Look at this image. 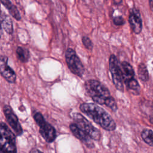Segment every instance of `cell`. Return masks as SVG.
Returning <instances> with one entry per match:
<instances>
[{"label":"cell","mask_w":153,"mask_h":153,"mask_svg":"<svg viewBox=\"0 0 153 153\" xmlns=\"http://www.w3.org/2000/svg\"><path fill=\"white\" fill-rule=\"evenodd\" d=\"M73 118L75 124L82 131L86 133L93 140L99 141L101 137L100 131L94 127L91 123L79 113H74Z\"/></svg>","instance_id":"cell-6"},{"label":"cell","mask_w":153,"mask_h":153,"mask_svg":"<svg viewBox=\"0 0 153 153\" xmlns=\"http://www.w3.org/2000/svg\"><path fill=\"white\" fill-rule=\"evenodd\" d=\"M120 64L123 82L127 88L134 95L139 94L140 87L134 77V71L132 66L126 61H123Z\"/></svg>","instance_id":"cell-4"},{"label":"cell","mask_w":153,"mask_h":153,"mask_svg":"<svg viewBox=\"0 0 153 153\" xmlns=\"http://www.w3.org/2000/svg\"><path fill=\"white\" fill-rule=\"evenodd\" d=\"M16 53L17 57L20 62L26 63L28 61L30 57V54L29 50L26 48L19 46L16 48Z\"/></svg>","instance_id":"cell-15"},{"label":"cell","mask_w":153,"mask_h":153,"mask_svg":"<svg viewBox=\"0 0 153 153\" xmlns=\"http://www.w3.org/2000/svg\"><path fill=\"white\" fill-rule=\"evenodd\" d=\"M0 1L4 5V6L8 10L9 13L15 20L17 21L20 20V13L18 10L17 7L13 5L10 1V0H0Z\"/></svg>","instance_id":"cell-13"},{"label":"cell","mask_w":153,"mask_h":153,"mask_svg":"<svg viewBox=\"0 0 153 153\" xmlns=\"http://www.w3.org/2000/svg\"><path fill=\"white\" fill-rule=\"evenodd\" d=\"M141 137L146 144L153 147V131L152 130L144 128L141 132Z\"/></svg>","instance_id":"cell-17"},{"label":"cell","mask_w":153,"mask_h":153,"mask_svg":"<svg viewBox=\"0 0 153 153\" xmlns=\"http://www.w3.org/2000/svg\"><path fill=\"white\" fill-rule=\"evenodd\" d=\"M0 73L9 82L14 83L16 79L15 72L8 65V57L5 56H0Z\"/></svg>","instance_id":"cell-11"},{"label":"cell","mask_w":153,"mask_h":153,"mask_svg":"<svg viewBox=\"0 0 153 153\" xmlns=\"http://www.w3.org/2000/svg\"><path fill=\"white\" fill-rule=\"evenodd\" d=\"M112 2L115 5H120L122 4L123 0H112Z\"/></svg>","instance_id":"cell-20"},{"label":"cell","mask_w":153,"mask_h":153,"mask_svg":"<svg viewBox=\"0 0 153 153\" xmlns=\"http://www.w3.org/2000/svg\"><path fill=\"white\" fill-rule=\"evenodd\" d=\"M84 87L87 93L95 103L105 105L114 112L117 111L118 106L114 98L102 82L96 79H89L85 82Z\"/></svg>","instance_id":"cell-1"},{"label":"cell","mask_w":153,"mask_h":153,"mask_svg":"<svg viewBox=\"0 0 153 153\" xmlns=\"http://www.w3.org/2000/svg\"><path fill=\"white\" fill-rule=\"evenodd\" d=\"M128 23L132 31L136 35L141 33L143 28L142 20L139 10L136 7H133L128 16Z\"/></svg>","instance_id":"cell-10"},{"label":"cell","mask_w":153,"mask_h":153,"mask_svg":"<svg viewBox=\"0 0 153 153\" xmlns=\"http://www.w3.org/2000/svg\"><path fill=\"white\" fill-rule=\"evenodd\" d=\"M125 22L124 19L121 16H116L113 19V23L116 26H123L125 24Z\"/></svg>","instance_id":"cell-19"},{"label":"cell","mask_w":153,"mask_h":153,"mask_svg":"<svg viewBox=\"0 0 153 153\" xmlns=\"http://www.w3.org/2000/svg\"><path fill=\"white\" fill-rule=\"evenodd\" d=\"M109 68L111 74L112 82L115 88L120 91H124V82L123 73L117 57L114 54H111L109 59Z\"/></svg>","instance_id":"cell-5"},{"label":"cell","mask_w":153,"mask_h":153,"mask_svg":"<svg viewBox=\"0 0 153 153\" xmlns=\"http://www.w3.org/2000/svg\"><path fill=\"white\" fill-rule=\"evenodd\" d=\"M80 110L94 122L107 131H114L116 123L112 117L102 108L92 103H84L79 106Z\"/></svg>","instance_id":"cell-2"},{"label":"cell","mask_w":153,"mask_h":153,"mask_svg":"<svg viewBox=\"0 0 153 153\" xmlns=\"http://www.w3.org/2000/svg\"><path fill=\"white\" fill-rule=\"evenodd\" d=\"M2 24H1V21L0 20V37L2 35Z\"/></svg>","instance_id":"cell-24"},{"label":"cell","mask_w":153,"mask_h":153,"mask_svg":"<svg viewBox=\"0 0 153 153\" xmlns=\"http://www.w3.org/2000/svg\"><path fill=\"white\" fill-rule=\"evenodd\" d=\"M149 4L151 11L153 12V0H149Z\"/></svg>","instance_id":"cell-21"},{"label":"cell","mask_w":153,"mask_h":153,"mask_svg":"<svg viewBox=\"0 0 153 153\" xmlns=\"http://www.w3.org/2000/svg\"><path fill=\"white\" fill-rule=\"evenodd\" d=\"M137 73L139 79L143 81L146 82L149 80V73L147 69V67L143 63H140L138 65Z\"/></svg>","instance_id":"cell-16"},{"label":"cell","mask_w":153,"mask_h":153,"mask_svg":"<svg viewBox=\"0 0 153 153\" xmlns=\"http://www.w3.org/2000/svg\"><path fill=\"white\" fill-rule=\"evenodd\" d=\"M0 153H17L16 136L2 122L0 123Z\"/></svg>","instance_id":"cell-3"},{"label":"cell","mask_w":153,"mask_h":153,"mask_svg":"<svg viewBox=\"0 0 153 153\" xmlns=\"http://www.w3.org/2000/svg\"><path fill=\"white\" fill-rule=\"evenodd\" d=\"M33 118L39 126V133L44 140L48 143L53 142L56 137L55 128L44 120L42 115L39 112L35 113Z\"/></svg>","instance_id":"cell-7"},{"label":"cell","mask_w":153,"mask_h":153,"mask_svg":"<svg viewBox=\"0 0 153 153\" xmlns=\"http://www.w3.org/2000/svg\"><path fill=\"white\" fill-rule=\"evenodd\" d=\"M149 121L150 122V123L153 124V114L149 116Z\"/></svg>","instance_id":"cell-23"},{"label":"cell","mask_w":153,"mask_h":153,"mask_svg":"<svg viewBox=\"0 0 153 153\" xmlns=\"http://www.w3.org/2000/svg\"><path fill=\"white\" fill-rule=\"evenodd\" d=\"M1 24L3 29L9 35L13 33V25L11 18L6 14L1 15Z\"/></svg>","instance_id":"cell-14"},{"label":"cell","mask_w":153,"mask_h":153,"mask_svg":"<svg viewBox=\"0 0 153 153\" xmlns=\"http://www.w3.org/2000/svg\"><path fill=\"white\" fill-rule=\"evenodd\" d=\"M1 14V5H0V15Z\"/></svg>","instance_id":"cell-25"},{"label":"cell","mask_w":153,"mask_h":153,"mask_svg":"<svg viewBox=\"0 0 153 153\" xmlns=\"http://www.w3.org/2000/svg\"><path fill=\"white\" fill-rule=\"evenodd\" d=\"M69 128L74 135L84 143L87 147L91 148L94 147V143L91 140L93 139L86 133L80 129L75 123L70 124Z\"/></svg>","instance_id":"cell-12"},{"label":"cell","mask_w":153,"mask_h":153,"mask_svg":"<svg viewBox=\"0 0 153 153\" xmlns=\"http://www.w3.org/2000/svg\"><path fill=\"white\" fill-rule=\"evenodd\" d=\"M82 42L84 46L88 50H91L93 48V44L91 40L87 36H84L82 38Z\"/></svg>","instance_id":"cell-18"},{"label":"cell","mask_w":153,"mask_h":153,"mask_svg":"<svg viewBox=\"0 0 153 153\" xmlns=\"http://www.w3.org/2000/svg\"><path fill=\"white\" fill-rule=\"evenodd\" d=\"M65 60L70 71L75 75L81 77L84 72V66L75 51L68 48L65 53Z\"/></svg>","instance_id":"cell-8"},{"label":"cell","mask_w":153,"mask_h":153,"mask_svg":"<svg viewBox=\"0 0 153 153\" xmlns=\"http://www.w3.org/2000/svg\"><path fill=\"white\" fill-rule=\"evenodd\" d=\"M30 153H42V152L37 149H32L30 151Z\"/></svg>","instance_id":"cell-22"},{"label":"cell","mask_w":153,"mask_h":153,"mask_svg":"<svg viewBox=\"0 0 153 153\" xmlns=\"http://www.w3.org/2000/svg\"><path fill=\"white\" fill-rule=\"evenodd\" d=\"M3 111L10 127L13 129L17 136H20L23 133V130L19 119L12 108L10 106L6 105L3 108Z\"/></svg>","instance_id":"cell-9"}]
</instances>
